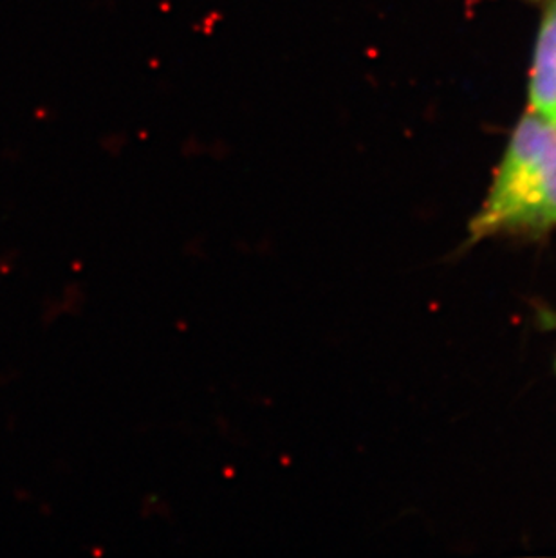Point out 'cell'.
Wrapping results in <instances>:
<instances>
[{"instance_id":"2","label":"cell","mask_w":556,"mask_h":558,"mask_svg":"<svg viewBox=\"0 0 556 558\" xmlns=\"http://www.w3.org/2000/svg\"><path fill=\"white\" fill-rule=\"evenodd\" d=\"M530 111L556 123V0H547L530 76Z\"/></svg>"},{"instance_id":"1","label":"cell","mask_w":556,"mask_h":558,"mask_svg":"<svg viewBox=\"0 0 556 558\" xmlns=\"http://www.w3.org/2000/svg\"><path fill=\"white\" fill-rule=\"evenodd\" d=\"M556 228V123L520 118L488 195L468 227V241L546 238Z\"/></svg>"}]
</instances>
